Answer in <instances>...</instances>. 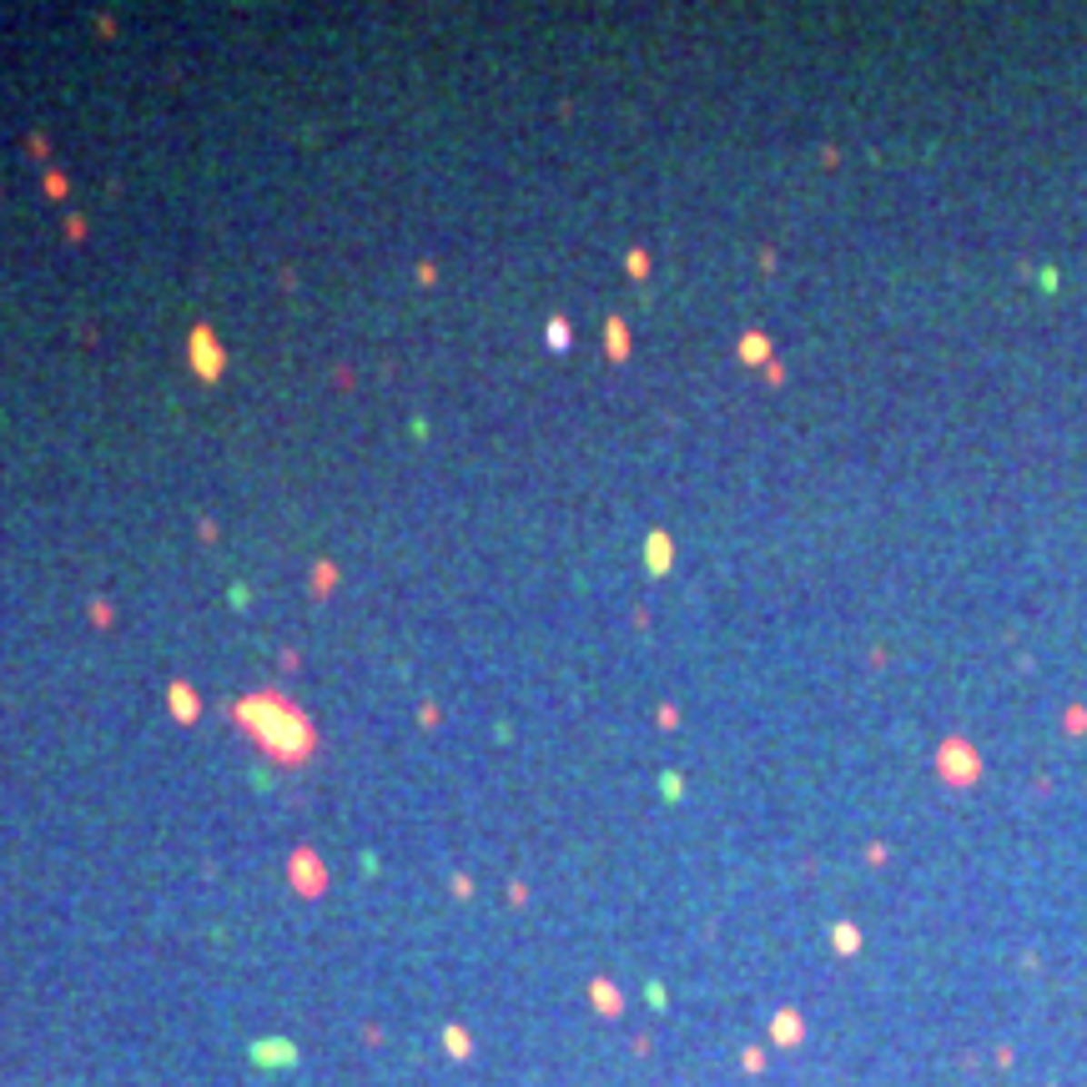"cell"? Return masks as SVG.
<instances>
[{"mask_svg": "<svg viewBox=\"0 0 1087 1087\" xmlns=\"http://www.w3.org/2000/svg\"><path fill=\"white\" fill-rule=\"evenodd\" d=\"M237 720L262 740V751H272L277 761L293 765V761H303V755H313V725H307V720L297 715V710L287 705L283 695H252V700H242Z\"/></svg>", "mask_w": 1087, "mask_h": 1087, "instance_id": "cell-1", "label": "cell"}, {"mask_svg": "<svg viewBox=\"0 0 1087 1087\" xmlns=\"http://www.w3.org/2000/svg\"><path fill=\"white\" fill-rule=\"evenodd\" d=\"M196 368H202V378H217V358H212V333H196Z\"/></svg>", "mask_w": 1087, "mask_h": 1087, "instance_id": "cell-2", "label": "cell"}, {"mask_svg": "<svg viewBox=\"0 0 1087 1087\" xmlns=\"http://www.w3.org/2000/svg\"><path fill=\"white\" fill-rule=\"evenodd\" d=\"M172 700H176L172 710H176V715H182V720H192V715H196V695H192V690H186V685H176V690H172Z\"/></svg>", "mask_w": 1087, "mask_h": 1087, "instance_id": "cell-3", "label": "cell"}, {"mask_svg": "<svg viewBox=\"0 0 1087 1087\" xmlns=\"http://www.w3.org/2000/svg\"><path fill=\"white\" fill-rule=\"evenodd\" d=\"M549 337H554L549 348H564V337H569V333H564V323H549Z\"/></svg>", "mask_w": 1087, "mask_h": 1087, "instance_id": "cell-4", "label": "cell"}, {"mask_svg": "<svg viewBox=\"0 0 1087 1087\" xmlns=\"http://www.w3.org/2000/svg\"><path fill=\"white\" fill-rule=\"evenodd\" d=\"M45 192L61 196V192H65V176H55V172H51V176H45Z\"/></svg>", "mask_w": 1087, "mask_h": 1087, "instance_id": "cell-5", "label": "cell"}]
</instances>
